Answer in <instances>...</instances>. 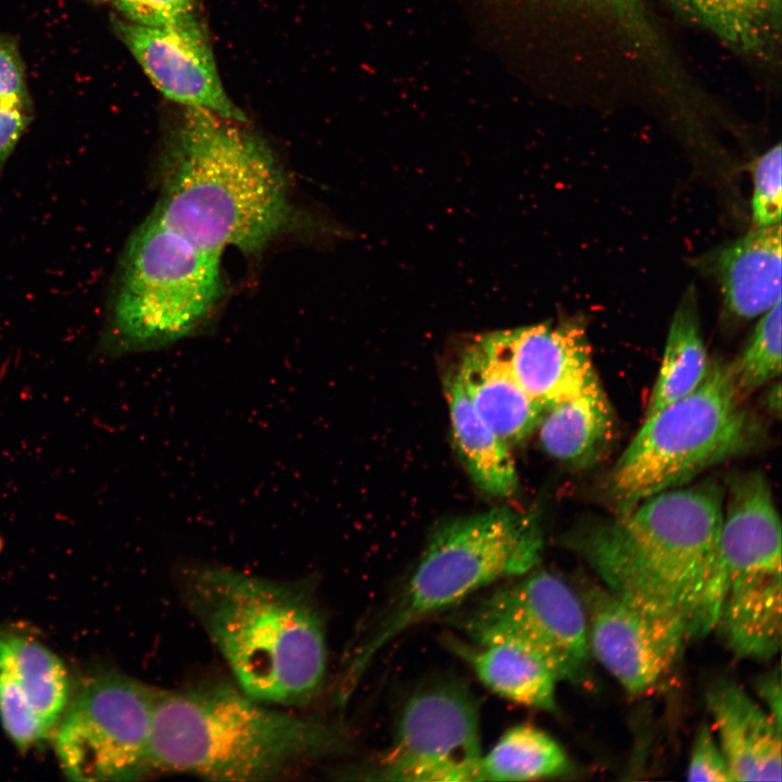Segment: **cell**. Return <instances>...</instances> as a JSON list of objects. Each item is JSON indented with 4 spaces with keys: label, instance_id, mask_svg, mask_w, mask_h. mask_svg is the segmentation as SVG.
I'll use <instances>...</instances> for the list:
<instances>
[{
    "label": "cell",
    "instance_id": "obj_1",
    "mask_svg": "<svg viewBox=\"0 0 782 782\" xmlns=\"http://www.w3.org/2000/svg\"><path fill=\"white\" fill-rule=\"evenodd\" d=\"M724 497L711 480L668 489L566 541L615 596L703 636L726 592L717 557Z\"/></svg>",
    "mask_w": 782,
    "mask_h": 782
},
{
    "label": "cell",
    "instance_id": "obj_2",
    "mask_svg": "<svg viewBox=\"0 0 782 782\" xmlns=\"http://www.w3.org/2000/svg\"><path fill=\"white\" fill-rule=\"evenodd\" d=\"M240 123L185 106L166 143L151 213L206 249L255 255L292 228L297 214L276 155Z\"/></svg>",
    "mask_w": 782,
    "mask_h": 782
},
{
    "label": "cell",
    "instance_id": "obj_3",
    "mask_svg": "<svg viewBox=\"0 0 782 782\" xmlns=\"http://www.w3.org/2000/svg\"><path fill=\"white\" fill-rule=\"evenodd\" d=\"M175 578L241 691L283 707L306 705L320 693L326 623L312 588L206 562L179 565Z\"/></svg>",
    "mask_w": 782,
    "mask_h": 782
},
{
    "label": "cell",
    "instance_id": "obj_4",
    "mask_svg": "<svg viewBox=\"0 0 782 782\" xmlns=\"http://www.w3.org/2000/svg\"><path fill=\"white\" fill-rule=\"evenodd\" d=\"M348 746L338 722L272 707L226 682L160 690L151 732L153 771L215 781L279 779Z\"/></svg>",
    "mask_w": 782,
    "mask_h": 782
},
{
    "label": "cell",
    "instance_id": "obj_5",
    "mask_svg": "<svg viewBox=\"0 0 782 782\" xmlns=\"http://www.w3.org/2000/svg\"><path fill=\"white\" fill-rule=\"evenodd\" d=\"M543 537L529 513L499 507L438 528L391 606L360 645L348 669L356 684L377 654L415 625L443 614L477 592L531 571Z\"/></svg>",
    "mask_w": 782,
    "mask_h": 782
},
{
    "label": "cell",
    "instance_id": "obj_6",
    "mask_svg": "<svg viewBox=\"0 0 782 782\" xmlns=\"http://www.w3.org/2000/svg\"><path fill=\"white\" fill-rule=\"evenodd\" d=\"M220 255L151 213L122 255L103 348L111 354L155 351L199 332L224 291Z\"/></svg>",
    "mask_w": 782,
    "mask_h": 782
},
{
    "label": "cell",
    "instance_id": "obj_7",
    "mask_svg": "<svg viewBox=\"0 0 782 782\" xmlns=\"http://www.w3.org/2000/svg\"><path fill=\"white\" fill-rule=\"evenodd\" d=\"M743 401L730 364L716 358L691 393L645 416L608 476V494L618 512L746 452L757 426Z\"/></svg>",
    "mask_w": 782,
    "mask_h": 782
},
{
    "label": "cell",
    "instance_id": "obj_8",
    "mask_svg": "<svg viewBox=\"0 0 782 782\" xmlns=\"http://www.w3.org/2000/svg\"><path fill=\"white\" fill-rule=\"evenodd\" d=\"M470 643L513 642L537 655L558 681L589 679L591 651L585 609L572 588L548 571L515 577L451 618Z\"/></svg>",
    "mask_w": 782,
    "mask_h": 782
},
{
    "label": "cell",
    "instance_id": "obj_9",
    "mask_svg": "<svg viewBox=\"0 0 782 782\" xmlns=\"http://www.w3.org/2000/svg\"><path fill=\"white\" fill-rule=\"evenodd\" d=\"M160 689L116 670L97 673L68 702L54 732L73 781H133L153 772L151 732Z\"/></svg>",
    "mask_w": 782,
    "mask_h": 782
},
{
    "label": "cell",
    "instance_id": "obj_10",
    "mask_svg": "<svg viewBox=\"0 0 782 782\" xmlns=\"http://www.w3.org/2000/svg\"><path fill=\"white\" fill-rule=\"evenodd\" d=\"M481 756L477 698L461 681L438 679L408 696L390 747L360 773L375 780L476 782Z\"/></svg>",
    "mask_w": 782,
    "mask_h": 782
},
{
    "label": "cell",
    "instance_id": "obj_11",
    "mask_svg": "<svg viewBox=\"0 0 782 782\" xmlns=\"http://www.w3.org/2000/svg\"><path fill=\"white\" fill-rule=\"evenodd\" d=\"M591 654L631 695L652 691L669 674L689 640L678 620L640 610L589 585L580 595Z\"/></svg>",
    "mask_w": 782,
    "mask_h": 782
},
{
    "label": "cell",
    "instance_id": "obj_12",
    "mask_svg": "<svg viewBox=\"0 0 782 782\" xmlns=\"http://www.w3.org/2000/svg\"><path fill=\"white\" fill-rule=\"evenodd\" d=\"M474 340L544 409L601 386L578 321L495 330Z\"/></svg>",
    "mask_w": 782,
    "mask_h": 782
},
{
    "label": "cell",
    "instance_id": "obj_13",
    "mask_svg": "<svg viewBox=\"0 0 782 782\" xmlns=\"http://www.w3.org/2000/svg\"><path fill=\"white\" fill-rule=\"evenodd\" d=\"M113 26L166 98L247 122L244 113L224 90L206 31L197 14L165 26H143L114 17Z\"/></svg>",
    "mask_w": 782,
    "mask_h": 782
},
{
    "label": "cell",
    "instance_id": "obj_14",
    "mask_svg": "<svg viewBox=\"0 0 782 782\" xmlns=\"http://www.w3.org/2000/svg\"><path fill=\"white\" fill-rule=\"evenodd\" d=\"M70 702V677L61 658L36 639L0 629V720L26 749L54 732Z\"/></svg>",
    "mask_w": 782,
    "mask_h": 782
},
{
    "label": "cell",
    "instance_id": "obj_15",
    "mask_svg": "<svg viewBox=\"0 0 782 782\" xmlns=\"http://www.w3.org/2000/svg\"><path fill=\"white\" fill-rule=\"evenodd\" d=\"M717 557L726 588L747 577L781 571V522L761 472L751 471L731 479Z\"/></svg>",
    "mask_w": 782,
    "mask_h": 782
},
{
    "label": "cell",
    "instance_id": "obj_16",
    "mask_svg": "<svg viewBox=\"0 0 782 782\" xmlns=\"http://www.w3.org/2000/svg\"><path fill=\"white\" fill-rule=\"evenodd\" d=\"M719 745L735 781H780L781 728L734 682L707 693Z\"/></svg>",
    "mask_w": 782,
    "mask_h": 782
},
{
    "label": "cell",
    "instance_id": "obj_17",
    "mask_svg": "<svg viewBox=\"0 0 782 782\" xmlns=\"http://www.w3.org/2000/svg\"><path fill=\"white\" fill-rule=\"evenodd\" d=\"M781 223L753 229L723 248L717 272L726 310L743 319L781 301Z\"/></svg>",
    "mask_w": 782,
    "mask_h": 782
},
{
    "label": "cell",
    "instance_id": "obj_18",
    "mask_svg": "<svg viewBox=\"0 0 782 782\" xmlns=\"http://www.w3.org/2000/svg\"><path fill=\"white\" fill-rule=\"evenodd\" d=\"M781 571L727 585L715 628L740 658L766 660L781 647Z\"/></svg>",
    "mask_w": 782,
    "mask_h": 782
},
{
    "label": "cell",
    "instance_id": "obj_19",
    "mask_svg": "<svg viewBox=\"0 0 782 782\" xmlns=\"http://www.w3.org/2000/svg\"><path fill=\"white\" fill-rule=\"evenodd\" d=\"M456 371L476 412L508 444L522 442L538 428L543 406L475 340L463 351Z\"/></svg>",
    "mask_w": 782,
    "mask_h": 782
},
{
    "label": "cell",
    "instance_id": "obj_20",
    "mask_svg": "<svg viewBox=\"0 0 782 782\" xmlns=\"http://www.w3.org/2000/svg\"><path fill=\"white\" fill-rule=\"evenodd\" d=\"M447 643L496 695L522 706L556 710L557 680L529 649L506 641L470 643L451 638Z\"/></svg>",
    "mask_w": 782,
    "mask_h": 782
},
{
    "label": "cell",
    "instance_id": "obj_21",
    "mask_svg": "<svg viewBox=\"0 0 782 782\" xmlns=\"http://www.w3.org/2000/svg\"><path fill=\"white\" fill-rule=\"evenodd\" d=\"M453 440L475 483L494 496L507 497L518 488L508 443L476 412L454 371L445 380Z\"/></svg>",
    "mask_w": 782,
    "mask_h": 782
},
{
    "label": "cell",
    "instance_id": "obj_22",
    "mask_svg": "<svg viewBox=\"0 0 782 782\" xmlns=\"http://www.w3.org/2000/svg\"><path fill=\"white\" fill-rule=\"evenodd\" d=\"M540 442L553 458L579 467L594 463L615 428L610 403L598 386L544 411Z\"/></svg>",
    "mask_w": 782,
    "mask_h": 782
},
{
    "label": "cell",
    "instance_id": "obj_23",
    "mask_svg": "<svg viewBox=\"0 0 782 782\" xmlns=\"http://www.w3.org/2000/svg\"><path fill=\"white\" fill-rule=\"evenodd\" d=\"M689 20L748 55H765L781 29V0H670Z\"/></svg>",
    "mask_w": 782,
    "mask_h": 782
},
{
    "label": "cell",
    "instance_id": "obj_24",
    "mask_svg": "<svg viewBox=\"0 0 782 782\" xmlns=\"http://www.w3.org/2000/svg\"><path fill=\"white\" fill-rule=\"evenodd\" d=\"M708 365L701 335L696 293L694 287H690L671 320L645 416L691 393L703 380Z\"/></svg>",
    "mask_w": 782,
    "mask_h": 782
},
{
    "label": "cell",
    "instance_id": "obj_25",
    "mask_svg": "<svg viewBox=\"0 0 782 782\" xmlns=\"http://www.w3.org/2000/svg\"><path fill=\"white\" fill-rule=\"evenodd\" d=\"M569 759L545 731L531 724L508 729L487 753L482 754L477 781H529L564 774Z\"/></svg>",
    "mask_w": 782,
    "mask_h": 782
},
{
    "label": "cell",
    "instance_id": "obj_26",
    "mask_svg": "<svg viewBox=\"0 0 782 782\" xmlns=\"http://www.w3.org/2000/svg\"><path fill=\"white\" fill-rule=\"evenodd\" d=\"M742 400L781 373V301L762 314L736 361L730 364Z\"/></svg>",
    "mask_w": 782,
    "mask_h": 782
},
{
    "label": "cell",
    "instance_id": "obj_27",
    "mask_svg": "<svg viewBox=\"0 0 782 782\" xmlns=\"http://www.w3.org/2000/svg\"><path fill=\"white\" fill-rule=\"evenodd\" d=\"M781 144L762 154L754 166L753 220L757 227L781 223Z\"/></svg>",
    "mask_w": 782,
    "mask_h": 782
},
{
    "label": "cell",
    "instance_id": "obj_28",
    "mask_svg": "<svg viewBox=\"0 0 782 782\" xmlns=\"http://www.w3.org/2000/svg\"><path fill=\"white\" fill-rule=\"evenodd\" d=\"M686 773L690 781H735L719 742L707 723H703L695 735Z\"/></svg>",
    "mask_w": 782,
    "mask_h": 782
},
{
    "label": "cell",
    "instance_id": "obj_29",
    "mask_svg": "<svg viewBox=\"0 0 782 782\" xmlns=\"http://www.w3.org/2000/svg\"><path fill=\"white\" fill-rule=\"evenodd\" d=\"M124 20L143 26H165L195 14L194 0H110Z\"/></svg>",
    "mask_w": 782,
    "mask_h": 782
},
{
    "label": "cell",
    "instance_id": "obj_30",
    "mask_svg": "<svg viewBox=\"0 0 782 782\" xmlns=\"http://www.w3.org/2000/svg\"><path fill=\"white\" fill-rule=\"evenodd\" d=\"M0 109L33 115L24 65L16 46L0 38Z\"/></svg>",
    "mask_w": 782,
    "mask_h": 782
},
{
    "label": "cell",
    "instance_id": "obj_31",
    "mask_svg": "<svg viewBox=\"0 0 782 782\" xmlns=\"http://www.w3.org/2000/svg\"><path fill=\"white\" fill-rule=\"evenodd\" d=\"M33 119L31 114L0 109V172Z\"/></svg>",
    "mask_w": 782,
    "mask_h": 782
},
{
    "label": "cell",
    "instance_id": "obj_32",
    "mask_svg": "<svg viewBox=\"0 0 782 782\" xmlns=\"http://www.w3.org/2000/svg\"><path fill=\"white\" fill-rule=\"evenodd\" d=\"M757 691L767 705V712L781 728V684L779 670L760 678L757 682Z\"/></svg>",
    "mask_w": 782,
    "mask_h": 782
},
{
    "label": "cell",
    "instance_id": "obj_33",
    "mask_svg": "<svg viewBox=\"0 0 782 782\" xmlns=\"http://www.w3.org/2000/svg\"><path fill=\"white\" fill-rule=\"evenodd\" d=\"M767 400H768L769 408L773 413L777 412V414L779 416V414H780V383L772 386V388L769 390Z\"/></svg>",
    "mask_w": 782,
    "mask_h": 782
}]
</instances>
